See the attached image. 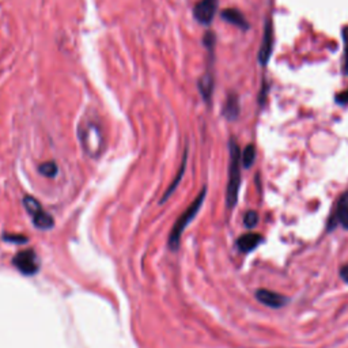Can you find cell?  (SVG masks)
Here are the masks:
<instances>
[{
	"instance_id": "obj_1",
	"label": "cell",
	"mask_w": 348,
	"mask_h": 348,
	"mask_svg": "<svg viewBox=\"0 0 348 348\" xmlns=\"http://www.w3.org/2000/svg\"><path fill=\"white\" fill-rule=\"evenodd\" d=\"M80 144L89 157L97 158L103 150V132L102 125L95 119H83L80 121L79 130Z\"/></svg>"
},
{
	"instance_id": "obj_2",
	"label": "cell",
	"mask_w": 348,
	"mask_h": 348,
	"mask_svg": "<svg viewBox=\"0 0 348 348\" xmlns=\"http://www.w3.org/2000/svg\"><path fill=\"white\" fill-rule=\"evenodd\" d=\"M229 182L226 190V204L227 208H233L237 204L238 192L241 185V150L235 139L231 138L229 142Z\"/></svg>"
},
{
	"instance_id": "obj_3",
	"label": "cell",
	"mask_w": 348,
	"mask_h": 348,
	"mask_svg": "<svg viewBox=\"0 0 348 348\" xmlns=\"http://www.w3.org/2000/svg\"><path fill=\"white\" fill-rule=\"evenodd\" d=\"M206 194L207 188L204 186V188L200 190V193L198 194V198L193 200V203H192V204L182 212L181 216L176 221L173 229H171L170 231V235H169V240H167V245H169V249L170 250H177L178 248H180V241H181L182 233H184V230L186 229V226L189 225L190 222L193 221V217L198 215L199 210L202 208L203 202H204V199H206Z\"/></svg>"
},
{
	"instance_id": "obj_4",
	"label": "cell",
	"mask_w": 348,
	"mask_h": 348,
	"mask_svg": "<svg viewBox=\"0 0 348 348\" xmlns=\"http://www.w3.org/2000/svg\"><path fill=\"white\" fill-rule=\"evenodd\" d=\"M12 264L15 265V268L22 272L24 275L32 276L36 275L40 269V264H38V258H37L36 252L33 249L20 250L12 258Z\"/></svg>"
},
{
	"instance_id": "obj_5",
	"label": "cell",
	"mask_w": 348,
	"mask_h": 348,
	"mask_svg": "<svg viewBox=\"0 0 348 348\" xmlns=\"http://www.w3.org/2000/svg\"><path fill=\"white\" fill-rule=\"evenodd\" d=\"M337 225L348 230V190L341 194L337 200L336 208L328 221V231H332Z\"/></svg>"
},
{
	"instance_id": "obj_6",
	"label": "cell",
	"mask_w": 348,
	"mask_h": 348,
	"mask_svg": "<svg viewBox=\"0 0 348 348\" xmlns=\"http://www.w3.org/2000/svg\"><path fill=\"white\" fill-rule=\"evenodd\" d=\"M273 51V26L272 22L269 19H267L264 25V36H263V40H261V47L260 51H258V63L260 66L265 67L268 64L271 56H272Z\"/></svg>"
},
{
	"instance_id": "obj_7",
	"label": "cell",
	"mask_w": 348,
	"mask_h": 348,
	"mask_svg": "<svg viewBox=\"0 0 348 348\" xmlns=\"http://www.w3.org/2000/svg\"><path fill=\"white\" fill-rule=\"evenodd\" d=\"M217 10V0H200L193 7V16L199 24L210 25Z\"/></svg>"
},
{
	"instance_id": "obj_8",
	"label": "cell",
	"mask_w": 348,
	"mask_h": 348,
	"mask_svg": "<svg viewBox=\"0 0 348 348\" xmlns=\"http://www.w3.org/2000/svg\"><path fill=\"white\" fill-rule=\"evenodd\" d=\"M256 298L257 301L261 302L265 306L272 309H280L283 308L287 302H289V298L281 295V294L273 293V291H269V290L265 289H258L256 291Z\"/></svg>"
},
{
	"instance_id": "obj_9",
	"label": "cell",
	"mask_w": 348,
	"mask_h": 348,
	"mask_svg": "<svg viewBox=\"0 0 348 348\" xmlns=\"http://www.w3.org/2000/svg\"><path fill=\"white\" fill-rule=\"evenodd\" d=\"M264 241L263 235L258 233H246L237 240V248L242 253H249Z\"/></svg>"
},
{
	"instance_id": "obj_10",
	"label": "cell",
	"mask_w": 348,
	"mask_h": 348,
	"mask_svg": "<svg viewBox=\"0 0 348 348\" xmlns=\"http://www.w3.org/2000/svg\"><path fill=\"white\" fill-rule=\"evenodd\" d=\"M221 16L222 19H225L227 24L234 25V26H237L241 30H249L250 26L245 16H244V14L241 11L235 10V8H226V10L222 11Z\"/></svg>"
},
{
	"instance_id": "obj_11",
	"label": "cell",
	"mask_w": 348,
	"mask_h": 348,
	"mask_svg": "<svg viewBox=\"0 0 348 348\" xmlns=\"http://www.w3.org/2000/svg\"><path fill=\"white\" fill-rule=\"evenodd\" d=\"M222 115L225 116L229 121H235L240 116V99L235 93H230L226 98V102L223 105Z\"/></svg>"
},
{
	"instance_id": "obj_12",
	"label": "cell",
	"mask_w": 348,
	"mask_h": 348,
	"mask_svg": "<svg viewBox=\"0 0 348 348\" xmlns=\"http://www.w3.org/2000/svg\"><path fill=\"white\" fill-rule=\"evenodd\" d=\"M198 87L200 94H202L203 99L206 101L207 103L211 102V97H212V93H214V76L210 71H207L206 74H203L202 78L199 79Z\"/></svg>"
},
{
	"instance_id": "obj_13",
	"label": "cell",
	"mask_w": 348,
	"mask_h": 348,
	"mask_svg": "<svg viewBox=\"0 0 348 348\" xmlns=\"http://www.w3.org/2000/svg\"><path fill=\"white\" fill-rule=\"evenodd\" d=\"M33 222H34V226L37 229L40 230H49L53 227V217L51 215L45 212L44 210H41L40 212H37L36 215H33Z\"/></svg>"
},
{
	"instance_id": "obj_14",
	"label": "cell",
	"mask_w": 348,
	"mask_h": 348,
	"mask_svg": "<svg viewBox=\"0 0 348 348\" xmlns=\"http://www.w3.org/2000/svg\"><path fill=\"white\" fill-rule=\"evenodd\" d=\"M186 158H188V153L185 151V154H184V158H182V163H181V167H180V170H178L177 176H176V178H174V181L171 182V185L167 188L166 193L163 194L162 198V202L161 203H165L166 202V199L169 198V196H171V193L174 192V189L177 188L178 184H180V181H181L182 176H184V173H185V166H186Z\"/></svg>"
},
{
	"instance_id": "obj_15",
	"label": "cell",
	"mask_w": 348,
	"mask_h": 348,
	"mask_svg": "<svg viewBox=\"0 0 348 348\" xmlns=\"http://www.w3.org/2000/svg\"><path fill=\"white\" fill-rule=\"evenodd\" d=\"M254 159H256V147L253 144H248L245 147L244 153L241 154L242 166L245 167V169H250V167L253 166Z\"/></svg>"
},
{
	"instance_id": "obj_16",
	"label": "cell",
	"mask_w": 348,
	"mask_h": 348,
	"mask_svg": "<svg viewBox=\"0 0 348 348\" xmlns=\"http://www.w3.org/2000/svg\"><path fill=\"white\" fill-rule=\"evenodd\" d=\"M38 171L42 174L44 177L53 178L57 174V171H59V167H57V165L53 161H48V162L41 163L40 167H38Z\"/></svg>"
},
{
	"instance_id": "obj_17",
	"label": "cell",
	"mask_w": 348,
	"mask_h": 348,
	"mask_svg": "<svg viewBox=\"0 0 348 348\" xmlns=\"http://www.w3.org/2000/svg\"><path fill=\"white\" fill-rule=\"evenodd\" d=\"M24 206H25V208H26V211H28L29 214L32 215V216L42 210L40 202H38L37 199L33 198V196H25Z\"/></svg>"
},
{
	"instance_id": "obj_18",
	"label": "cell",
	"mask_w": 348,
	"mask_h": 348,
	"mask_svg": "<svg viewBox=\"0 0 348 348\" xmlns=\"http://www.w3.org/2000/svg\"><path fill=\"white\" fill-rule=\"evenodd\" d=\"M244 223L248 229H253L258 223V214L256 211H248L244 216Z\"/></svg>"
},
{
	"instance_id": "obj_19",
	"label": "cell",
	"mask_w": 348,
	"mask_h": 348,
	"mask_svg": "<svg viewBox=\"0 0 348 348\" xmlns=\"http://www.w3.org/2000/svg\"><path fill=\"white\" fill-rule=\"evenodd\" d=\"M215 42H216V37H215L214 32H207L203 37V44L208 49V52H214Z\"/></svg>"
},
{
	"instance_id": "obj_20",
	"label": "cell",
	"mask_w": 348,
	"mask_h": 348,
	"mask_svg": "<svg viewBox=\"0 0 348 348\" xmlns=\"http://www.w3.org/2000/svg\"><path fill=\"white\" fill-rule=\"evenodd\" d=\"M4 240H7L10 242H16V244H22V242H28V238L24 235H10V234H4Z\"/></svg>"
},
{
	"instance_id": "obj_21",
	"label": "cell",
	"mask_w": 348,
	"mask_h": 348,
	"mask_svg": "<svg viewBox=\"0 0 348 348\" xmlns=\"http://www.w3.org/2000/svg\"><path fill=\"white\" fill-rule=\"evenodd\" d=\"M336 102L340 105H347L348 103V89L340 94L336 95Z\"/></svg>"
},
{
	"instance_id": "obj_22",
	"label": "cell",
	"mask_w": 348,
	"mask_h": 348,
	"mask_svg": "<svg viewBox=\"0 0 348 348\" xmlns=\"http://www.w3.org/2000/svg\"><path fill=\"white\" fill-rule=\"evenodd\" d=\"M340 277L345 283H348V264H344L340 268Z\"/></svg>"
},
{
	"instance_id": "obj_23",
	"label": "cell",
	"mask_w": 348,
	"mask_h": 348,
	"mask_svg": "<svg viewBox=\"0 0 348 348\" xmlns=\"http://www.w3.org/2000/svg\"><path fill=\"white\" fill-rule=\"evenodd\" d=\"M344 72L348 75V45L345 48V64H344Z\"/></svg>"
}]
</instances>
